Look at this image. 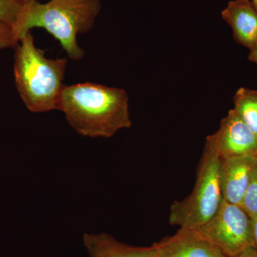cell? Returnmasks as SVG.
<instances>
[{"mask_svg":"<svg viewBox=\"0 0 257 257\" xmlns=\"http://www.w3.org/2000/svg\"><path fill=\"white\" fill-rule=\"evenodd\" d=\"M249 217L251 219V229H252L253 247L257 249V216H251Z\"/></svg>","mask_w":257,"mask_h":257,"instance_id":"9a60e30c","label":"cell"},{"mask_svg":"<svg viewBox=\"0 0 257 257\" xmlns=\"http://www.w3.org/2000/svg\"><path fill=\"white\" fill-rule=\"evenodd\" d=\"M221 159L257 156V136L232 109L221 119L219 130L209 135Z\"/></svg>","mask_w":257,"mask_h":257,"instance_id":"8992f818","label":"cell"},{"mask_svg":"<svg viewBox=\"0 0 257 257\" xmlns=\"http://www.w3.org/2000/svg\"><path fill=\"white\" fill-rule=\"evenodd\" d=\"M23 1L24 3H28V1H30V0H23Z\"/></svg>","mask_w":257,"mask_h":257,"instance_id":"d6986e66","label":"cell"},{"mask_svg":"<svg viewBox=\"0 0 257 257\" xmlns=\"http://www.w3.org/2000/svg\"><path fill=\"white\" fill-rule=\"evenodd\" d=\"M128 100V93L121 88L92 82L64 84L58 110L81 136L110 138L133 125Z\"/></svg>","mask_w":257,"mask_h":257,"instance_id":"6da1fadb","label":"cell"},{"mask_svg":"<svg viewBox=\"0 0 257 257\" xmlns=\"http://www.w3.org/2000/svg\"><path fill=\"white\" fill-rule=\"evenodd\" d=\"M248 50H249L248 55V60L251 61V62H253L257 65V43Z\"/></svg>","mask_w":257,"mask_h":257,"instance_id":"e0dca14e","label":"cell"},{"mask_svg":"<svg viewBox=\"0 0 257 257\" xmlns=\"http://www.w3.org/2000/svg\"><path fill=\"white\" fill-rule=\"evenodd\" d=\"M24 5L23 0H0V21L8 24L14 30L23 13Z\"/></svg>","mask_w":257,"mask_h":257,"instance_id":"7c38bea8","label":"cell"},{"mask_svg":"<svg viewBox=\"0 0 257 257\" xmlns=\"http://www.w3.org/2000/svg\"><path fill=\"white\" fill-rule=\"evenodd\" d=\"M154 244L159 257H227L196 229H179Z\"/></svg>","mask_w":257,"mask_h":257,"instance_id":"ba28073f","label":"cell"},{"mask_svg":"<svg viewBox=\"0 0 257 257\" xmlns=\"http://www.w3.org/2000/svg\"><path fill=\"white\" fill-rule=\"evenodd\" d=\"M248 216H257V165L240 206Z\"/></svg>","mask_w":257,"mask_h":257,"instance_id":"4fadbf2b","label":"cell"},{"mask_svg":"<svg viewBox=\"0 0 257 257\" xmlns=\"http://www.w3.org/2000/svg\"><path fill=\"white\" fill-rule=\"evenodd\" d=\"M231 27L234 41L250 49L257 43V12L251 0H232L221 12Z\"/></svg>","mask_w":257,"mask_h":257,"instance_id":"9c48e42d","label":"cell"},{"mask_svg":"<svg viewBox=\"0 0 257 257\" xmlns=\"http://www.w3.org/2000/svg\"><path fill=\"white\" fill-rule=\"evenodd\" d=\"M232 109L257 136V91L239 88L234 96Z\"/></svg>","mask_w":257,"mask_h":257,"instance_id":"8fae6325","label":"cell"},{"mask_svg":"<svg viewBox=\"0 0 257 257\" xmlns=\"http://www.w3.org/2000/svg\"><path fill=\"white\" fill-rule=\"evenodd\" d=\"M252 2L253 6H254L255 9H256L257 12V0H251Z\"/></svg>","mask_w":257,"mask_h":257,"instance_id":"ac0fdd59","label":"cell"},{"mask_svg":"<svg viewBox=\"0 0 257 257\" xmlns=\"http://www.w3.org/2000/svg\"><path fill=\"white\" fill-rule=\"evenodd\" d=\"M68 60L47 57L36 47L32 32L15 46L14 77L17 90L29 111L45 113L58 110L59 101Z\"/></svg>","mask_w":257,"mask_h":257,"instance_id":"3957f363","label":"cell"},{"mask_svg":"<svg viewBox=\"0 0 257 257\" xmlns=\"http://www.w3.org/2000/svg\"><path fill=\"white\" fill-rule=\"evenodd\" d=\"M227 257H236L253 246L251 219L239 205L223 199L215 215L196 229Z\"/></svg>","mask_w":257,"mask_h":257,"instance_id":"5b68a950","label":"cell"},{"mask_svg":"<svg viewBox=\"0 0 257 257\" xmlns=\"http://www.w3.org/2000/svg\"><path fill=\"white\" fill-rule=\"evenodd\" d=\"M257 165V156L220 158L219 181L223 199L241 206Z\"/></svg>","mask_w":257,"mask_h":257,"instance_id":"52a82bcc","label":"cell"},{"mask_svg":"<svg viewBox=\"0 0 257 257\" xmlns=\"http://www.w3.org/2000/svg\"><path fill=\"white\" fill-rule=\"evenodd\" d=\"M219 167L220 157L207 137L195 186L190 195L171 206L170 224L179 226V229H196L215 215L223 201Z\"/></svg>","mask_w":257,"mask_h":257,"instance_id":"277c9868","label":"cell"},{"mask_svg":"<svg viewBox=\"0 0 257 257\" xmlns=\"http://www.w3.org/2000/svg\"><path fill=\"white\" fill-rule=\"evenodd\" d=\"M100 0H30L14 29L18 42L34 28H42L60 42L69 59L82 60L85 52L77 36L92 30L100 13Z\"/></svg>","mask_w":257,"mask_h":257,"instance_id":"7a4b0ae2","label":"cell"},{"mask_svg":"<svg viewBox=\"0 0 257 257\" xmlns=\"http://www.w3.org/2000/svg\"><path fill=\"white\" fill-rule=\"evenodd\" d=\"M83 243L89 257H159L155 244L146 247L130 246L106 233H86Z\"/></svg>","mask_w":257,"mask_h":257,"instance_id":"30bf717a","label":"cell"},{"mask_svg":"<svg viewBox=\"0 0 257 257\" xmlns=\"http://www.w3.org/2000/svg\"><path fill=\"white\" fill-rule=\"evenodd\" d=\"M18 43L13 28L0 21V50L15 47Z\"/></svg>","mask_w":257,"mask_h":257,"instance_id":"5bb4252c","label":"cell"},{"mask_svg":"<svg viewBox=\"0 0 257 257\" xmlns=\"http://www.w3.org/2000/svg\"><path fill=\"white\" fill-rule=\"evenodd\" d=\"M236 257H257V249L252 246L245 250Z\"/></svg>","mask_w":257,"mask_h":257,"instance_id":"2e32d148","label":"cell"}]
</instances>
